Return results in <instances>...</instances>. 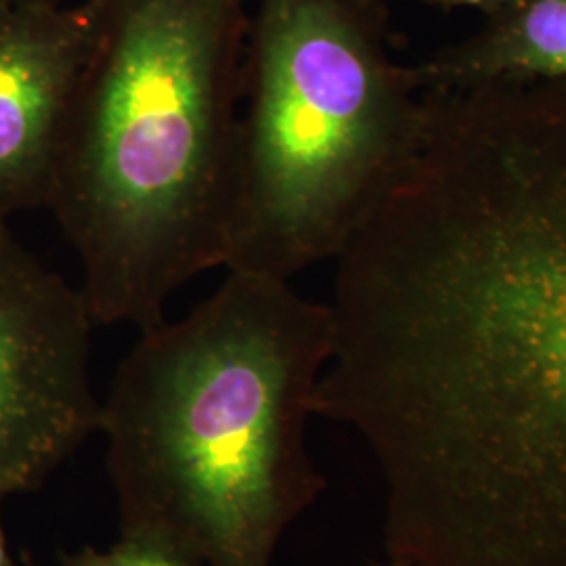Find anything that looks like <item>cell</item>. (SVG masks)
Returning a JSON list of instances; mask_svg holds the SVG:
<instances>
[{"mask_svg":"<svg viewBox=\"0 0 566 566\" xmlns=\"http://www.w3.org/2000/svg\"><path fill=\"white\" fill-rule=\"evenodd\" d=\"M334 264L313 409L378 465L386 558L566 566V84L447 118Z\"/></svg>","mask_w":566,"mask_h":566,"instance_id":"obj_1","label":"cell"},{"mask_svg":"<svg viewBox=\"0 0 566 566\" xmlns=\"http://www.w3.org/2000/svg\"><path fill=\"white\" fill-rule=\"evenodd\" d=\"M329 353L327 303L242 271L145 329L99 413L120 531L166 537L203 566L273 565L327 489L306 424Z\"/></svg>","mask_w":566,"mask_h":566,"instance_id":"obj_2","label":"cell"},{"mask_svg":"<svg viewBox=\"0 0 566 566\" xmlns=\"http://www.w3.org/2000/svg\"><path fill=\"white\" fill-rule=\"evenodd\" d=\"M91 44L46 210L95 325L163 324L223 266L235 198L245 0H86Z\"/></svg>","mask_w":566,"mask_h":566,"instance_id":"obj_3","label":"cell"},{"mask_svg":"<svg viewBox=\"0 0 566 566\" xmlns=\"http://www.w3.org/2000/svg\"><path fill=\"white\" fill-rule=\"evenodd\" d=\"M422 107L382 0H259L224 269L292 282L334 263L403 177Z\"/></svg>","mask_w":566,"mask_h":566,"instance_id":"obj_4","label":"cell"},{"mask_svg":"<svg viewBox=\"0 0 566 566\" xmlns=\"http://www.w3.org/2000/svg\"><path fill=\"white\" fill-rule=\"evenodd\" d=\"M81 287L0 221V493L34 491L99 432Z\"/></svg>","mask_w":566,"mask_h":566,"instance_id":"obj_5","label":"cell"},{"mask_svg":"<svg viewBox=\"0 0 566 566\" xmlns=\"http://www.w3.org/2000/svg\"><path fill=\"white\" fill-rule=\"evenodd\" d=\"M91 25L88 2L0 4V221L46 210Z\"/></svg>","mask_w":566,"mask_h":566,"instance_id":"obj_6","label":"cell"},{"mask_svg":"<svg viewBox=\"0 0 566 566\" xmlns=\"http://www.w3.org/2000/svg\"><path fill=\"white\" fill-rule=\"evenodd\" d=\"M460 42L413 63L422 93L497 82L566 84V0H506Z\"/></svg>","mask_w":566,"mask_h":566,"instance_id":"obj_7","label":"cell"},{"mask_svg":"<svg viewBox=\"0 0 566 566\" xmlns=\"http://www.w3.org/2000/svg\"><path fill=\"white\" fill-rule=\"evenodd\" d=\"M60 560L61 566H203L189 549L143 531H120V539L114 546L63 552Z\"/></svg>","mask_w":566,"mask_h":566,"instance_id":"obj_8","label":"cell"},{"mask_svg":"<svg viewBox=\"0 0 566 566\" xmlns=\"http://www.w3.org/2000/svg\"><path fill=\"white\" fill-rule=\"evenodd\" d=\"M428 2L449 7V9H474V11H481L483 15H489L495 9H500L506 0H428Z\"/></svg>","mask_w":566,"mask_h":566,"instance_id":"obj_9","label":"cell"},{"mask_svg":"<svg viewBox=\"0 0 566 566\" xmlns=\"http://www.w3.org/2000/svg\"><path fill=\"white\" fill-rule=\"evenodd\" d=\"M2 500H7L2 493H0V504H2ZM0 566H30V565H20L13 556H11V552H9V544H7V537H4V531H2V526H0Z\"/></svg>","mask_w":566,"mask_h":566,"instance_id":"obj_10","label":"cell"},{"mask_svg":"<svg viewBox=\"0 0 566 566\" xmlns=\"http://www.w3.org/2000/svg\"><path fill=\"white\" fill-rule=\"evenodd\" d=\"M61 4L63 0H0V4Z\"/></svg>","mask_w":566,"mask_h":566,"instance_id":"obj_11","label":"cell"},{"mask_svg":"<svg viewBox=\"0 0 566 566\" xmlns=\"http://www.w3.org/2000/svg\"><path fill=\"white\" fill-rule=\"evenodd\" d=\"M374 566H405V565H401V563H395V560H388V558H386L385 563H378V565H374Z\"/></svg>","mask_w":566,"mask_h":566,"instance_id":"obj_12","label":"cell"}]
</instances>
